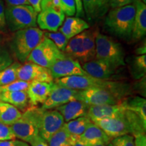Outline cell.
<instances>
[{
    "label": "cell",
    "mask_w": 146,
    "mask_h": 146,
    "mask_svg": "<svg viewBox=\"0 0 146 146\" xmlns=\"http://www.w3.org/2000/svg\"><path fill=\"white\" fill-rule=\"evenodd\" d=\"M54 82L60 87L76 91L85 90L91 88L107 89L119 101L129 93V86L127 84L118 81L99 79L89 75L67 76L56 79Z\"/></svg>",
    "instance_id": "cell-1"
},
{
    "label": "cell",
    "mask_w": 146,
    "mask_h": 146,
    "mask_svg": "<svg viewBox=\"0 0 146 146\" xmlns=\"http://www.w3.org/2000/svg\"><path fill=\"white\" fill-rule=\"evenodd\" d=\"M135 16L134 4L111 9L106 16L104 27L109 33L121 39L130 40Z\"/></svg>",
    "instance_id": "cell-2"
},
{
    "label": "cell",
    "mask_w": 146,
    "mask_h": 146,
    "mask_svg": "<svg viewBox=\"0 0 146 146\" xmlns=\"http://www.w3.org/2000/svg\"><path fill=\"white\" fill-rule=\"evenodd\" d=\"M44 33L36 27L23 29L15 32L10 47L15 57L22 63L26 62L32 51L43 39Z\"/></svg>",
    "instance_id": "cell-3"
},
{
    "label": "cell",
    "mask_w": 146,
    "mask_h": 146,
    "mask_svg": "<svg viewBox=\"0 0 146 146\" xmlns=\"http://www.w3.org/2000/svg\"><path fill=\"white\" fill-rule=\"evenodd\" d=\"M43 110L36 106L29 107L22 114V116L10 126L16 138L25 143L30 142L39 135V123Z\"/></svg>",
    "instance_id": "cell-4"
},
{
    "label": "cell",
    "mask_w": 146,
    "mask_h": 146,
    "mask_svg": "<svg viewBox=\"0 0 146 146\" xmlns=\"http://www.w3.org/2000/svg\"><path fill=\"white\" fill-rule=\"evenodd\" d=\"M96 59L107 62L115 69L125 65V52L119 43L98 33L96 37Z\"/></svg>",
    "instance_id": "cell-5"
},
{
    "label": "cell",
    "mask_w": 146,
    "mask_h": 146,
    "mask_svg": "<svg viewBox=\"0 0 146 146\" xmlns=\"http://www.w3.org/2000/svg\"><path fill=\"white\" fill-rule=\"evenodd\" d=\"M37 14L29 5L5 6L6 27L12 32L36 27Z\"/></svg>",
    "instance_id": "cell-6"
},
{
    "label": "cell",
    "mask_w": 146,
    "mask_h": 146,
    "mask_svg": "<svg viewBox=\"0 0 146 146\" xmlns=\"http://www.w3.org/2000/svg\"><path fill=\"white\" fill-rule=\"evenodd\" d=\"M65 56L64 53L61 52L54 42L43 35L41 42L32 51L26 62L36 64L50 69L58 60Z\"/></svg>",
    "instance_id": "cell-7"
},
{
    "label": "cell",
    "mask_w": 146,
    "mask_h": 146,
    "mask_svg": "<svg viewBox=\"0 0 146 146\" xmlns=\"http://www.w3.org/2000/svg\"><path fill=\"white\" fill-rule=\"evenodd\" d=\"M64 123L62 116L56 110H43L39 120V135L48 142L55 133L63 127Z\"/></svg>",
    "instance_id": "cell-8"
},
{
    "label": "cell",
    "mask_w": 146,
    "mask_h": 146,
    "mask_svg": "<svg viewBox=\"0 0 146 146\" xmlns=\"http://www.w3.org/2000/svg\"><path fill=\"white\" fill-rule=\"evenodd\" d=\"M76 100L85 102L89 106L115 105L120 101L107 89L91 88L78 91Z\"/></svg>",
    "instance_id": "cell-9"
},
{
    "label": "cell",
    "mask_w": 146,
    "mask_h": 146,
    "mask_svg": "<svg viewBox=\"0 0 146 146\" xmlns=\"http://www.w3.org/2000/svg\"><path fill=\"white\" fill-rule=\"evenodd\" d=\"M50 70L54 80L70 76L88 75L78 60L66 56L58 60L50 67Z\"/></svg>",
    "instance_id": "cell-10"
},
{
    "label": "cell",
    "mask_w": 146,
    "mask_h": 146,
    "mask_svg": "<svg viewBox=\"0 0 146 146\" xmlns=\"http://www.w3.org/2000/svg\"><path fill=\"white\" fill-rule=\"evenodd\" d=\"M78 91L74 89L60 87L55 83L48 98L42 104L41 108L44 110L56 109L71 101L76 100L77 98Z\"/></svg>",
    "instance_id": "cell-11"
},
{
    "label": "cell",
    "mask_w": 146,
    "mask_h": 146,
    "mask_svg": "<svg viewBox=\"0 0 146 146\" xmlns=\"http://www.w3.org/2000/svg\"><path fill=\"white\" fill-rule=\"evenodd\" d=\"M17 78L20 81L27 82L36 81L51 83L54 81L50 69L31 62L21 65L18 70Z\"/></svg>",
    "instance_id": "cell-12"
},
{
    "label": "cell",
    "mask_w": 146,
    "mask_h": 146,
    "mask_svg": "<svg viewBox=\"0 0 146 146\" xmlns=\"http://www.w3.org/2000/svg\"><path fill=\"white\" fill-rule=\"evenodd\" d=\"M91 122L98 126L112 139L126 135H130L124 114L123 116L117 118L94 120Z\"/></svg>",
    "instance_id": "cell-13"
},
{
    "label": "cell",
    "mask_w": 146,
    "mask_h": 146,
    "mask_svg": "<svg viewBox=\"0 0 146 146\" xmlns=\"http://www.w3.org/2000/svg\"><path fill=\"white\" fill-rule=\"evenodd\" d=\"M64 20L65 15L62 12L52 8L41 10L37 14L36 24L41 30L54 33L58 31Z\"/></svg>",
    "instance_id": "cell-14"
},
{
    "label": "cell",
    "mask_w": 146,
    "mask_h": 146,
    "mask_svg": "<svg viewBox=\"0 0 146 146\" xmlns=\"http://www.w3.org/2000/svg\"><path fill=\"white\" fill-rule=\"evenodd\" d=\"M55 85L54 81L51 83L41 81H31L27 90L29 102L31 106H36L42 104L47 99Z\"/></svg>",
    "instance_id": "cell-15"
},
{
    "label": "cell",
    "mask_w": 146,
    "mask_h": 146,
    "mask_svg": "<svg viewBox=\"0 0 146 146\" xmlns=\"http://www.w3.org/2000/svg\"><path fill=\"white\" fill-rule=\"evenodd\" d=\"M82 68L88 75L102 80L111 79L116 70L106 62L98 59L83 63Z\"/></svg>",
    "instance_id": "cell-16"
},
{
    "label": "cell",
    "mask_w": 146,
    "mask_h": 146,
    "mask_svg": "<svg viewBox=\"0 0 146 146\" xmlns=\"http://www.w3.org/2000/svg\"><path fill=\"white\" fill-rule=\"evenodd\" d=\"M110 0H82L85 16L89 21L96 22L103 18L110 10Z\"/></svg>",
    "instance_id": "cell-17"
},
{
    "label": "cell",
    "mask_w": 146,
    "mask_h": 146,
    "mask_svg": "<svg viewBox=\"0 0 146 146\" xmlns=\"http://www.w3.org/2000/svg\"><path fill=\"white\" fill-rule=\"evenodd\" d=\"M125 108L120 104L115 105H98L89 106L87 116L91 121L123 116Z\"/></svg>",
    "instance_id": "cell-18"
},
{
    "label": "cell",
    "mask_w": 146,
    "mask_h": 146,
    "mask_svg": "<svg viewBox=\"0 0 146 146\" xmlns=\"http://www.w3.org/2000/svg\"><path fill=\"white\" fill-rule=\"evenodd\" d=\"M89 106L85 102L79 100H73L56 108L61 114L65 123L76 118L86 116Z\"/></svg>",
    "instance_id": "cell-19"
},
{
    "label": "cell",
    "mask_w": 146,
    "mask_h": 146,
    "mask_svg": "<svg viewBox=\"0 0 146 146\" xmlns=\"http://www.w3.org/2000/svg\"><path fill=\"white\" fill-rule=\"evenodd\" d=\"M133 4L135 7V16L131 39L139 40L146 35V4L140 0H136Z\"/></svg>",
    "instance_id": "cell-20"
},
{
    "label": "cell",
    "mask_w": 146,
    "mask_h": 146,
    "mask_svg": "<svg viewBox=\"0 0 146 146\" xmlns=\"http://www.w3.org/2000/svg\"><path fill=\"white\" fill-rule=\"evenodd\" d=\"M89 28V25L85 20L78 17H67L64 21L59 31L68 39L81 33Z\"/></svg>",
    "instance_id": "cell-21"
},
{
    "label": "cell",
    "mask_w": 146,
    "mask_h": 146,
    "mask_svg": "<svg viewBox=\"0 0 146 146\" xmlns=\"http://www.w3.org/2000/svg\"><path fill=\"white\" fill-rule=\"evenodd\" d=\"M98 33L96 30H88V29L82 33H83L82 64L96 59V37Z\"/></svg>",
    "instance_id": "cell-22"
},
{
    "label": "cell",
    "mask_w": 146,
    "mask_h": 146,
    "mask_svg": "<svg viewBox=\"0 0 146 146\" xmlns=\"http://www.w3.org/2000/svg\"><path fill=\"white\" fill-rule=\"evenodd\" d=\"M79 137L83 141L94 145L98 143H103L108 145L112 140L93 122H91L85 132Z\"/></svg>",
    "instance_id": "cell-23"
},
{
    "label": "cell",
    "mask_w": 146,
    "mask_h": 146,
    "mask_svg": "<svg viewBox=\"0 0 146 146\" xmlns=\"http://www.w3.org/2000/svg\"><path fill=\"white\" fill-rule=\"evenodd\" d=\"M120 104L125 110L132 111L141 118L143 123H146V100L139 96L129 97L123 101Z\"/></svg>",
    "instance_id": "cell-24"
},
{
    "label": "cell",
    "mask_w": 146,
    "mask_h": 146,
    "mask_svg": "<svg viewBox=\"0 0 146 146\" xmlns=\"http://www.w3.org/2000/svg\"><path fill=\"white\" fill-rule=\"evenodd\" d=\"M0 101L10 104L18 109L23 110L29 104L27 91H5L1 93Z\"/></svg>",
    "instance_id": "cell-25"
},
{
    "label": "cell",
    "mask_w": 146,
    "mask_h": 146,
    "mask_svg": "<svg viewBox=\"0 0 146 146\" xmlns=\"http://www.w3.org/2000/svg\"><path fill=\"white\" fill-rule=\"evenodd\" d=\"M124 117L131 135L136 137L141 135H145L146 123H143L141 118L137 114L132 111L125 109Z\"/></svg>",
    "instance_id": "cell-26"
},
{
    "label": "cell",
    "mask_w": 146,
    "mask_h": 146,
    "mask_svg": "<svg viewBox=\"0 0 146 146\" xmlns=\"http://www.w3.org/2000/svg\"><path fill=\"white\" fill-rule=\"evenodd\" d=\"M22 113L17 108L5 102H0V122L11 126L21 118Z\"/></svg>",
    "instance_id": "cell-27"
},
{
    "label": "cell",
    "mask_w": 146,
    "mask_h": 146,
    "mask_svg": "<svg viewBox=\"0 0 146 146\" xmlns=\"http://www.w3.org/2000/svg\"><path fill=\"white\" fill-rule=\"evenodd\" d=\"M91 123V120L86 116L64 123L63 127L70 135L80 137Z\"/></svg>",
    "instance_id": "cell-28"
},
{
    "label": "cell",
    "mask_w": 146,
    "mask_h": 146,
    "mask_svg": "<svg viewBox=\"0 0 146 146\" xmlns=\"http://www.w3.org/2000/svg\"><path fill=\"white\" fill-rule=\"evenodd\" d=\"M82 41H83L82 33L69 39L68 44L64 51V52L65 53L64 54H66L68 57L75 59L79 62H81L82 58H83Z\"/></svg>",
    "instance_id": "cell-29"
},
{
    "label": "cell",
    "mask_w": 146,
    "mask_h": 146,
    "mask_svg": "<svg viewBox=\"0 0 146 146\" xmlns=\"http://www.w3.org/2000/svg\"><path fill=\"white\" fill-rule=\"evenodd\" d=\"M21 64L13 62L6 68L0 72V86H4L18 80L17 73Z\"/></svg>",
    "instance_id": "cell-30"
},
{
    "label": "cell",
    "mask_w": 146,
    "mask_h": 146,
    "mask_svg": "<svg viewBox=\"0 0 146 146\" xmlns=\"http://www.w3.org/2000/svg\"><path fill=\"white\" fill-rule=\"evenodd\" d=\"M146 55L135 56L131 63V73L135 79H140L145 76Z\"/></svg>",
    "instance_id": "cell-31"
},
{
    "label": "cell",
    "mask_w": 146,
    "mask_h": 146,
    "mask_svg": "<svg viewBox=\"0 0 146 146\" xmlns=\"http://www.w3.org/2000/svg\"><path fill=\"white\" fill-rule=\"evenodd\" d=\"M47 143L49 146H72L70 135L63 127L51 137Z\"/></svg>",
    "instance_id": "cell-32"
},
{
    "label": "cell",
    "mask_w": 146,
    "mask_h": 146,
    "mask_svg": "<svg viewBox=\"0 0 146 146\" xmlns=\"http://www.w3.org/2000/svg\"><path fill=\"white\" fill-rule=\"evenodd\" d=\"M44 35L46 37L50 39L51 41L54 42V43L56 45V46L58 47L61 52H64L66 47L68 44L69 39H67L61 32H49L45 33Z\"/></svg>",
    "instance_id": "cell-33"
},
{
    "label": "cell",
    "mask_w": 146,
    "mask_h": 146,
    "mask_svg": "<svg viewBox=\"0 0 146 146\" xmlns=\"http://www.w3.org/2000/svg\"><path fill=\"white\" fill-rule=\"evenodd\" d=\"M31 82H27L20 80H16L13 83L4 85V86H0V92H5V91H27V89L29 86Z\"/></svg>",
    "instance_id": "cell-34"
},
{
    "label": "cell",
    "mask_w": 146,
    "mask_h": 146,
    "mask_svg": "<svg viewBox=\"0 0 146 146\" xmlns=\"http://www.w3.org/2000/svg\"><path fill=\"white\" fill-rule=\"evenodd\" d=\"M13 63V59L6 47L0 44V72Z\"/></svg>",
    "instance_id": "cell-35"
},
{
    "label": "cell",
    "mask_w": 146,
    "mask_h": 146,
    "mask_svg": "<svg viewBox=\"0 0 146 146\" xmlns=\"http://www.w3.org/2000/svg\"><path fill=\"white\" fill-rule=\"evenodd\" d=\"M62 11L68 17H72L76 14V3L74 0H60Z\"/></svg>",
    "instance_id": "cell-36"
},
{
    "label": "cell",
    "mask_w": 146,
    "mask_h": 146,
    "mask_svg": "<svg viewBox=\"0 0 146 146\" xmlns=\"http://www.w3.org/2000/svg\"><path fill=\"white\" fill-rule=\"evenodd\" d=\"M111 143L114 146H135L134 137L129 134L126 135L113 139Z\"/></svg>",
    "instance_id": "cell-37"
},
{
    "label": "cell",
    "mask_w": 146,
    "mask_h": 146,
    "mask_svg": "<svg viewBox=\"0 0 146 146\" xmlns=\"http://www.w3.org/2000/svg\"><path fill=\"white\" fill-rule=\"evenodd\" d=\"M16 139L10 126L6 125L0 122V141Z\"/></svg>",
    "instance_id": "cell-38"
},
{
    "label": "cell",
    "mask_w": 146,
    "mask_h": 146,
    "mask_svg": "<svg viewBox=\"0 0 146 146\" xmlns=\"http://www.w3.org/2000/svg\"><path fill=\"white\" fill-rule=\"evenodd\" d=\"M136 0H110V8L111 9L121 8L126 5L133 4Z\"/></svg>",
    "instance_id": "cell-39"
},
{
    "label": "cell",
    "mask_w": 146,
    "mask_h": 146,
    "mask_svg": "<svg viewBox=\"0 0 146 146\" xmlns=\"http://www.w3.org/2000/svg\"><path fill=\"white\" fill-rule=\"evenodd\" d=\"M5 17V4L3 0H0V31L5 32L6 30Z\"/></svg>",
    "instance_id": "cell-40"
},
{
    "label": "cell",
    "mask_w": 146,
    "mask_h": 146,
    "mask_svg": "<svg viewBox=\"0 0 146 146\" xmlns=\"http://www.w3.org/2000/svg\"><path fill=\"white\" fill-rule=\"evenodd\" d=\"M31 146H49L47 141H45L41 136L37 135L29 142Z\"/></svg>",
    "instance_id": "cell-41"
},
{
    "label": "cell",
    "mask_w": 146,
    "mask_h": 146,
    "mask_svg": "<svg viewBox=\"0 0 146 146\" xmlns=\"http://www.w3.org/2000/svg\"><path fill=\"white\" fill-rule=\"evenodd\" d=\"M76 3V17L83 18L85 16V13L83 8V3L82 0H74Z\"/></svg>",
    "instance_id": "cell-42"
},
{
    "label": "cell",
    "mask_w": 146,
    "mask_h": 146,
    "mask_svg": "<svg viewBox=\"0 0 146 146\" xmlns=\"http://www.w3.org/2000/svg\"><path fill=\"white\" fill-rule=\"evenodd\" d=\"M42 0H27L29 5L34 9L37 14L41 12V2Z\"/></svg>",
    "instance_id": "cell-43"
},
{
    "label": "cell",
    "mask_w": 146,
    "mask_h": 146,
    "mask_svg": "<svg viewBox=\"0 0 146 146\" xmlns=\"http://www.w3.org/2000/svg\"><path fill=\"white\" fill-rule=\"evenodd\" d=\"M135 146H146V135H141L134 137Z\"/></svg>",
    "instance_id": "cell-44"
},
{
    "label": "cell",
    "mask_w": 146,
    "mask_h": 146,
    "mask_svg": "<svg viewBox=\"0 0 146 146\" xmlns=\"http://www.w3.org/2000/svg\"><path fill=\"white\" fill-rule=\"evenodd\" d=\"M6 5H29L27 0H3Z\"/></svg>",
    "instance_id": "cell-45"
},
{
    "label": "cell",
    "mask_w": 146,
    "mask_h": 146,
    "mask_svg": "<svg viewBox=\"0 0 146 146\" xmlns=\"http://www.w3.org/2000/svg\"><path fill=\"white\" fill-rule=\"evenodd\" d=\"M139 80V81L135 85L136 89L138 91H141V94H143V91L144 92H145V76Z\"/></svg>",
    "instance_id": "cell-46"
},
{
    "label": "cell",
    "mask_w": 146,
    "mask_h": 146,
    "mask_svg": "<svg viewBox=\"0 0 146 146\" xmlns=\"http://www.w3.org/2000/svg\"><path fill=\"white\" fill-rule=\"evenodd\" d=\"M52 8H54V4H53V0H42L41 2V10H46V9Z\"/></svg>",
    "instance_id": "cell-47"
},
{
    "label": "cell",
    "mask_w": 146,
    "mask_h": 146,
    "mask_svg": "<svg viewBox=\"0 0 146 146\" xmlns=\"http://www.w3.org/2000/svg\"><path fill=\"white\" fill-rule=\"evenodd\" d=\"M20 140H8L0 141V146H20Z\"/></svg>",
    "instance_id": "cell-48"
},
{
    "label": "cell",
    "mask_w": 146,
    "mask_h": 146,
    "mask_svg": "<svg viewBox=\"0 0 146 146\" xmlns=\"http://www.w3.org/2000/svg\"><path fill=\"white\" fill-rule=\"evenodd\" d=\"M93 145H92V144L91 143H87V142L81 140V139H80V137H78L75 140V141L73 143L72 146H93Z\"/></svg>",
    "instance_id": "cell-49"
},
{
    "label": "cell",
    "mask_w": 146,
    "mask_h": 146,
    "mask_svg": "<svg viewBox=\"0 0 146 146\" xmlns=\"http://www.w3.org/2000/svg\"><path fill=\"white\" fill-rule=\"evenodd\" d=\"M135 53L137 56L140 55H145L146 54V46L145 45H142V46L139 47L138 48L136 49Z\"/></svg>",
    "instance_id": "cell-50"
},
{
    "label": "cell",
    "mask_w": 146,
    "mask_h": 146,
    "mask_svg": "<svg viewBox=\"0 0 146 146\" xmlns=\"http://www.w3.org/2000/svg\"><path fill=\"white\" fill-rule=\"evenodd\" d=\"M20 146H30V145H29V144L27 143H25V142L21 141V142H20Z\"/></svg>",
    "instance_id": "cell-51"
},
{
    "label": "cell",
    "mask_w": 146,
    "mask_h": 146,
    "mask_svg": "<svg viewBox=\"0 0 146 146\" xmlns=\"http://www.w3.org/2000/svg\"><path fill=\"white\" fill-rule=\"evenodd\" d=\"M93 146H107V145H106V144L103 143H98L95 144V145Z\"/></svg>",
    "instance_id": "cell-52"
},
{
    "label": "cell",
    "mask_w": 146,
    "mask_h": 146,
    "mask_svg": "<svg viewBox=\"0 0 146 146\" xmlns=\"http://www.w3.org/2000/svg\"><path fill=\"white\" fill-rule=\"evenodd\" d=\"M2 40H3V34H2V32L0 31V44H1Z\"/></svg>",
    "instance_id": "cell-53"
},
{
    "label": "cell",
    "mask_w": 146,
    "mask_h": 146,
    "mask_svg": "<svg viewBox=\"0 0 146 146\" xmlns=\"http://www.w3.org/2000/svg\"><path fill=\"white\" fill-rule=\"evenodd\" d=\"M107 146H114V145H113V144H112V143H111V142H110V143L109 144H108Z\"/></svg>",
    "instance_id": "cell-54"
},
{
    "label": "cell",
    "mask_w": 146,
    "mask_h": 146,
    "mask_svg": "<svg viewBox=\"0 0 146 146\" xmlns=\"http://www.w3.org/2000/svg\"><path fill=\"white\" fill-rule=\"evenodd\" d=\"M0 96H1V92H0ZM0 102H1V101H0Z\"/></svg>",
    "instance_id": "cell-55"
}]
</instances>
